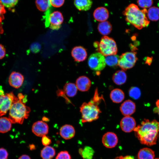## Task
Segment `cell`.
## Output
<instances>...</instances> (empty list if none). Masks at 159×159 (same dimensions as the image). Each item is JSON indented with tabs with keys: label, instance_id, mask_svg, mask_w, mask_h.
Wrapping results in <instances>:
<instances>
[{
	"label": "cell",
	"instance_id": "e0dca14e",
	"mask_svg": "<svg viewBox=\"0 0 159 159\" xmlns=\"http://www.w3.org/2000/svg\"><path fill=\"white\" fill-rule=\"evenodd\" d=\"M95 19L97 21L103 22L108 18L109 13L108 10L104 7H100L96 9L93 14Z\"/></svg>",
	"mask_w": 159,
	"mask_h": 159
},
{
	"label": "cell",
	"instance_id": "b9f144b4",
	"mask_svg": "<svg viewBox=\"0 0 159 159\" xmlns=\"http://www.w3.org/2000/svg\"><path fill=\"white\" fill-rule=\"evenodd\" d=\"M156 108L155 109L154 112L158 113L159 116V100H158L156 102Z\"/></svg>",
	"mask_w": 159,
	"mask_h": 159
},
{
	"label": "cell",
	"instance_id": "d4e9b609",
	"mask_svg": "<svg viewBox=\"0 0 159 159\" xmlns=\"http://www.w3.org/2000/svg\"><path fill=\"white\" fill-rule=\"evenodd\" d=\"M77 88L76 85L72 83H66L64 87V92L68 97H72L77 94Z\"/></svg>",
	"mask_w": 159,
	"mask_h": 159
},
{
	"label": "cell",
	"instance_id": "ab89813d",
	"mask_svg": "<svg viewBox=\"0 0 159 159\" xmlns=\"http://www.w3.org/2000/svg\"><path fill=\"white\" fill-rule=\"evenodd\" d=\"M6 49L4 45L0 44V59L4 58L6 55Z\"/></svg>",
	"mask_w": 159,
	"mask_h": 159
},
{
	"label": "cell",
	"instance_id": "836d02e7",
	"mask_svg": "<svg viewBox=\"0 0 159 159\" xmlns=\"http://www.w3.org/2000/svg\"><path fill=\"white\" fill-rule=\"evenodd\" d=\"M55 159H71V157L68 151H63L58 154Z\"/></svg>",
	"mask_w": 159,
	"mask_h": 159
},
{
	"label": "cell",
	"instance_id": "d6a6232c",
	"mask_svg": "<svg viewBox=\"0 0 159 159\" xmlns=\"http://www.w3.org/2000/svg\"><path fill=\"white\" fill-rule=\"evenodd\" d=\"M3 4L8 8L14 7L17 3L18 0H0Z\"/></svg>",
	"mask_w": 159,
	"mask_h": 159
},
{
	"label": "cell",
	"instance_id": "1f68e13d",
	"mask_svg": "<svg viewBox=\"0 0 159 159\" xmlns=\"http://www.w3.org/2000/svg\"><path fill=\"white\" fill-rule=\"evenodd\" d=\"M138 6L143 9L150 8L153 5V0H137Z\"/></svg>",
	"mask_w": 159,
	"mask_h": 159
},
{
	"label": "cell",
	"instance_id": "277c9868",
	"mask_svg": "<svg viewBox=\"0 0 159 159\" xmlns=\"http://www.w3.org/2000/svg\"><path fill=\"white\" fill-rule=\"evenodd\" d=\"M98 104L92 100L88 103H83L80 107L82 123L91 122L98 118L101 111Z\"/></svg>",
	"mask_w": 159,
	"mask_h": 159
},
{
	"label": "cell",
	"instance_id": "484cf974",
	"mask_svg": "<svg viewBox=\"0 0 159 159\" xmlns=\"http://www.w3.org/2000/svg\"><path fill=\"white\" fill-rule=\"evenodd\" d=\"M12 124L8 118L5 117H0V132L5 133L10 131Z\"/></svg>",
	"mask_w": 159,
	"mask_h": 159
},
{
	"label": "cell",
	"instance_id": "f35d334b",
	"mask_svg": "<svg viewBox=\"0 0 159 159\" xmlns=\"http://www.w3.org/2000/svg\"><path fill=\"white\" fill-rule=\"evenodd\" d=\"M42 144L45 146H48L51 143V140L46 135L42 137Z\"/></svg>",
	"mask_w": 159,
	"mask_h": 159
},
{
	"label": "cell",
	"instance_id": "4fadbf2b",
	"mask_svg": "<svg viewBox=\"0 0 159 159\" xmlns=\"http://www.w3.org/2000/svg\"><path fill=\"white\" fill-rule=\"evenodd\" d=\"M71 54L74 60L78 62L84 61L87 56L86 49L81 46L74 47L72 50Z\"/></svg>",
	"mask_w": 159,
	"mask_h": 159
},
{
	"label": "cell",
	"instance_id": "3957f363",
	"mask_svg": "<svg viewBox=\"0 0 159 159\" xmlns=\"http://www.w3.org/2000/svg\"><path fill=\"white\" fill-rule=\"evenodd\" d=\"M12 104L10 110L8 118L12 123L22 124L25 119L28 117L31 110L25 105V97H18Z\"/></svg>",
	"mask_w": 159,
	"mask_h": 159
},
{
	"label": "cell",
	"instance_id": "8992f818",
	"mask_svg": "<svg viewBox=\"0 0 159 159\" xmlns=\"http://www.w3.org/2000/svg\"><path fill=\"white\" fill-rule=\"evenodd\" d=\"M12 92L4 93L0 89V116L5 115L9 110L13 102L18 99Z\"/></svg>",
	"mask_w": 159,
	"mask_h": 159
},
{
	"label": "cell",
	"instance_id": "4dcf8cb0",
	"mask_svg": "<svg viewBox=\"0 0 159 159\" xmlns=\"http://www.w3.org/2000/svg\"><path fill=\"white\" fill-rule=\"evenodd\" d=\"M141 94L140 89L137 87H132L129 90V96L135 100L138 99L141 96Z\"/></svg>",
	"mask_w": 159,
	"mask_h": 159
},
{
	"label": "cell",
	"instance_id": "d6986e66",
	"mask_svg": "<svg viewBox=\"0 0 159 159\" xmlns=\"http://www.w3.org/2000/svg\"><path fill=\"white\" fill-rule=\"evenodd\" d=\"M127 79V74L122 70L117 71L113 74L112 77V80L114 83L119 85L124 84Z\"/></svg>",
	"mask_w": 159,
	"mask_h": 159
},
{
	"label": "cell",
	"instance_id": "8fae6325",
	"mask_svg": "<svg viewBox=\"0 0 159 159\" xmlns=\"http://www.w3.org/2000/svg\"><path fill=\"white\" fill-rule=\"evenodd\" d=\"M118 139L116 135L112 132H107L105 133L102 138V142L103 145L108 148L115 147L118 143Z\"/></svg>",
	"mask_w": 159,
	"mask_h": 159
},
{
	"label": "cell",
	"instance_id": "6da1fadb",
	"mask_svg": "<svg viewBox=\"0 0 159 159\" xmlns=\"http://www.w3.org/2000/svg\"><path fill=\"white\" fill-rule=\"evenodd\" d=\"M134 131L141 144L149 146L154 145L158 136L159 122L155 120L150 121L145 119Z\"/></svg>",
	"mask_w": 159,
	"mask_h": 159
},
{
	"label": "cell",
	"instance_id": "bcb514c9",
	"mask_svg": "<svg viewBox=\"0 0 159 159\" xmlns=\"http://www.w3.org/2000/svg\"><path fill=\"white\" fill-rule=\"evenodd\" d=\"M42 120L43 121H48V119L45 117H43Z\"/></svg>",
	"mask_w": 159,
	"mask_h": 159
},
{
	"label": "cell",
	"instance_id": "ffe728a7",
	"mask_svg": "<svg viewBox=\"0 0 159 159\" xmlns=\"http://www.w3.org/2000/svg\"><path fill=\"white\" fill-rule=\"evenodd\" d=\"M110 97L112 101L115 103L121 102L125 98V94L121 90L116 88L110 92Z\"/></svg>",
	"mask_w": 159,
	"mask_h": 159
},
{
	"label": "cell",
	"instance_id": "9c48e42d",
	"mask_svg": "<svg viewBox=\"0 0 159 159\" xmlns=\"http://www.w3.org/2000/svg\"><path fill=\"white\" fill-rule=\"evenodd\" d=\"M48 21L49 28L52 30H57L61 27L64 18L60 12L56 11L49 15Z\"/></svg>",
	"mask_w": 159,
	"mask_h": 159
},
{
	"label": "cell",
	"instance_id": "d590c367",
	"mask_svg": "<svg viewBox=\"0 0 159 159\" xmlns=\"http://www.w3.org/2000/svg\"><path fill=\"white\" fill-rule=\"evenodd\" d=\"M41 47V45L39 43L37 42H34L31 45L30 49L32 52L37 53L40 51Z\"/></svg>",
	"mask_w": 159,
	"mask_h": 159
},
{
	"label": "cell",
	"instance_id": "5b68a950",
	"mask_svg": "<svg viewBox=\"0 0 159 159\" xmlns=\"http://www.w3.org/2000/svg\"><path fill=\"white\" fill-rule=\"evenodd\" d=\"M94 46L98 52L105 56L116 54L117 51L115 40L107 36L102 37L99 42H95L94 43Z\"/></svg>",
	"mask_w": 159,
	"mask_h": 159
},
{
	"label": "cell",
	"instance_id": "cb8c5ba5",
	"mask_svg": "<svg viewBox=\"0 0 159 159\" xmlns=\"http://www.w3.org/2000/svg\"><path fill=\"white\" fill-rule=\"evenodd\" d=\"M138 157V159H154L155 153L151 149L144 148L139 150Z\"/></svg>",
	"mask_w": 159,
	"mask_h": 159
},
{
	"label": "cell",
	"instance_id": "7402d4cb",
	"mask_svg": "<svg viewBox=\"0 0 159 159\" xmlns=\"http://www.w3.org/2000/svg\"><path fill=\"white\" fill-rule=\"evenodd\" d=\"M97 29L101 34L106 36L111 32L112 30V26L109 22L106 21L100 23L98 25Z\"/></svg>",
	"mask_w": 159,
	"mask_h": 159
},
{
	"label": "cell",
	"instance_id": "ee69618b",
	"mask_svg": "<svg viewBox=\"0 0 159 159\" xmlns=\"http://www.w3.org/2000/svg\"><path fill=\"white\" fill-rule=\"evenodd\" d=\"M4 32L3 29L2 24L1 23H0V35L2 34Z\"/></svg>",
	"mask_w": 159,
	"mask_h": 159
},
{
	"label": "cell",
	"instance_id": "4316f807",
	"mask_svg": "<svg viewBox=\"0 0 159 159\" xmlns=\"http://www.w3.org/2000/svg\"><path fill=\"white\" fill-rule=\"evenodd\" d=\"M147 16L148 19L153 21L159 19V8L156 6H151L147 10Z\"/></svg>",
	"mask_w": 159,
	"mask_h": 159
},
{
	"label": "cell",
	"instance_id": "603a6c76",
	"mask_svg": "<svg viewBox=\"0 0 159 159\" xmlns=\"http://www.w3.org/2000/svg\"><path fill=\"white\" fill-rule=\"evenodd\" d=\"M55 151L52 147L45 146L41 150L40 155L42 159H52L55 156Z\"/></svg>",
	"mask_w": 159,
	"mask_h": 159
},
{
	"label": "cell",
	"instance_id": "8d00e7d4",
	"mask_svg": "<svg viewBox=\"0 0 159 159\" xmlns=\"http://www.w3.org/2000/svg\"><path fill=\"white\" fill-rule=\"evenodd\" d=\"M6 12L5 6L0 0V23L4 19V14Z\"/></svg>",
	"mask_w": 159,
	"mask_h": 159
},
{
	"label": "cell",
	"instance_id": "60d3db41",
	"mask_svg": "<svg viewBox=\"0 0 159 159\" xmlns=\"http://www.w3.org/2000/svg\"><path fill=\"white\" fill-rule=\"evenodd\" d=\"M114 159H134V158L133 156L127 155L125 156H121L117 157Z\"/></svg>",
	"mask_w": 159,
	"mask_h": 159
},
{
	"label": "cell",
	"instance_id": "7a4b0ae2",
	"mask_svg": "<svg viewBox=\"0 0 159 159\" xmlns=\"http://www.w3.org/2000/svg\"><path fill=\"white\" fill-rule=\"evenodd\" d=\"M146 9H140L134 4H129L125 9L123 14L125 20L138 29L147 26L150 21L147 16Z\"/></svg>",
	"mask_w": 159,
	"mask_h": 159
},
{
	"label": "cell",
	"instance_id": "30bf717a",
	"mask_svg": "<svg viewBox=\"0 0 159 159\" xmlns=\"http://www.w3.org/2000/svg\"><path fill=\"white\" fill-rule=\"evenodd\" d=\"M49 127L47 124L44 122L39 121L34 122L32 127L33 133L37 136L42 137L48 133Z\"/></svg>",
	"mask_w": 159,
	"mask_h": 159
},
{
	"label": "cell",
	"instance_id": "f6af8a7d",
	"mask_svg": "<svg viewBox=\"0 0 159 159\" xmlns=\"http://www.w3.org/2000/svg\"><path fill=\"white\" fill-rule=\"evenodd\" d=\"M29 149L31 150H34L35 149V146L34 145L31 144L29 145Z\"/></svg>",
	"mask_w": 159,
	"mask_h": 159
},
{
	"label": "cell",
	"instance_id": "74e56055",
	"mask_svg": "<svg viewBox=\"0 0 159 159\" xmlns=\"http://www.w3.org/2000/svg\"><path fill=\"white\" fill-rule=\"evenodd\" d=\"M8 153L7 150L4 148H0V159H7Z\"/></svg>",
	"mask_w": 159,
	"mask_h": 159
},
{
	"label": "cell",
	"instance_id": "ba28073f",
	"mask_svg": "<svg viewBox=\"0 0 159 159\" xmlns=\"http://www.w3.org/2000/svg\"><path fill=\"white\" fill-rule=\"evenodd\" d=\"M88 64L91 69L97 71L103 70L106 65L104 56L98 52L93 53L90 56Z\"/></svg>",
	"mask_w": 159,
	"mask_h": 159
},
{
	"label": "cell",
	"instance_id": "f1b7e54d",
	"mask_svg": "<svg viewBox=\"0 0 159 159\" xmlns=\"http://www.w3.org/2000/svg\"><path fill=\"white\" fill-rule=\"evenodd\" d=\"M94 153L93 149L89 146H86L83 149H80L79 153L84 159H92Z\"/></svg>",
	"mask_w": 159,
	"mask_h": 159
},
{
	"label": "cell",
	"instance_id": "83f0119b",
	"mask_svg": "<svg viewBox=\"0 0 159 159\" xmlns=\"http://www.w3.org/2000/svg\"><path fill=\"white\" fill-rule=\"evenodd\" d=\"M120 56L115 54L105 56V62L106 64L110 67H115L118 65Z\"/></svg>",
	"mask_w": 159,
	"mask_h": 159
},
{
	"label": "cell",
	"instance_id": "7c38bea8",
	"mask_svg": "<svg viewBox=\"0 0 159 159\" xmlns=\"http://www.w3.org/2000/svg\"><path fill=\"white\" fill-rule=\"evenodd\" d=\"M136 122L135 119L130 116L123 117L121 120L120 125L122 130L125 132H130L136 127Z\"/></svg>",
	"mask_w": 159,
	"mask_h": 159
},
{
	"label": "cell",
	"instance_id": "f546056e",
	"mask_svg": "<svg viewBox=\"0 0 159 159\" xmlns=\"http://www.w3.org/2000/svg\"><path fill=\"white\" fill-rule=\"evenodd\" d=\"M35 4L37 9L42 11L47 10L51 6L49 0H36Z\"/></svg>",
	"mask_w": 159,
	"mask_h": 159
},
{
	"label": "cell",
	"instance_id": "9a60e30c",
	"mask_svg": "<svg viewBox=\"0 0 159 159\" xmlns=\"http://www.w3.org/2000/svg\"><path fill=\"white\" fill-rule=\"evenodd\" d=\"M135 103L130 100L125 101L120 107V110L122 114L125 116L132 114L135 112Z\"/></svg>",
	"mask_w": 159,
	"mask_h": 159
},
{
	"label": "cell",
	"instance_id": "44dd1931",
	"mask_svg": "<svg viewBox=\"0 0 159 159\" xmlns=\"http://www.w3.org/2000/svg\"><path fill=\"white\" fill-rule=\"evenodd\" d=\"M92 0H74V4L80 11H87L90 9L92 4Z\"/></svg>",
	"mask_w": 159,
	"mask_h": 159
},
{
	"label": "cell",
	"instance_id": "5bb4252c",
	"mask_svg": "<svg viewBox=\"0 0 159 159\" xmlns=\"http://www.w3.org/2000/svg\"><path fill=\"white\" fill-rule=\"evenodd\" d=\"M24 79V76L20 73L12 72L9 75L8 82L11 87L18 88L22 85Z\"/></svg>",
	"mask_w": 159,
	"mask_h": 159
},
{
	"label": "cell",
	"instance_id": "e575fe53",
	"mask_svg": "<svg viewBox=\"0 0 159 159\" xmlns=\"http://www.w3.org/2000/svg\"><path fill=\"white\" fill-rule=\"evenodd\" d=\"M51 6L55 7H59L64 4V0H49Z\"/></svg>",
	"mask_w": 159,
	"mask_h": 159
},
{
	"label": "cell",
	"instance_id": "7dc6e473",
	"mask_svg": "<svg viewBox=\"0 0 159 159\" xmlns=\"http://www.w3.org/2000/svg\"><path fill=\"white\" fill-rule=\"evenodd\" d=\"M155 159H159V158H155Z\"/></svg>",
	"mask_w": 159,
	"mask_h": 159
},
{
	"label": "cell",
	"instance_id": "ac0fdd59",
	"mask_svg": "<svg viewBox=\"0 0 159 159\" xmlns=\"http://www.w3.org/2000/svg\"><path fill=\"white\" fill-rule=\"evenodd\" d=\"M59 134L65 140H69L73 138L75 134L74 127L70 125L66 124L60 129Z\"/></svg>",
	"mask_w": 159,
	"mask_h": 159
},
{
	"label": "cell",
	"instance_id": "7bdbcfd3",
	"mask_svg": "<svg viewBox=\"0 0 159 159\" xmlns=\"http://www.w3.org/2000/svg\"><path fill=\"white\" fill-rule=\"evenodd\" d=\"M18 159H31L30 157L26 155H23L20 156Z\"/></svg>",
	"mask_w": 159,
	"mask_h": 159
},
{
	"label": "cell",
	"instance_id": "52a82bcc",
	"mask_svg": "<svg viewBox=\"0 0 159 159\" xmlns=\"http://www.w3.org/2000/svg\"><path fill=\"white\" fill-rule=\"evenodd\" d=\"M137 60L135 52H126L120 56L118 66L122 70L126 71L133 67Z\"/></svg>",
	"mask_w": 159,
	"mask_h": 159
},
{
	"label": "cell",
	"instance_id": "2e32d148",
	"mask_svg": "<svg viewBox=\"0 0 159 159\" xmlns=\"http://www.w3.org/2000/svg\"><path fill=\"white\" fill-rule=\"evenodd\" d=\"M76 84L78 90L82 92H85L88 91L90 88L91 82L88 77L82 76L77 78Z\"/></svg>",
	"mask_w": 159,
	"mask_h": 159
}]
</instances>
